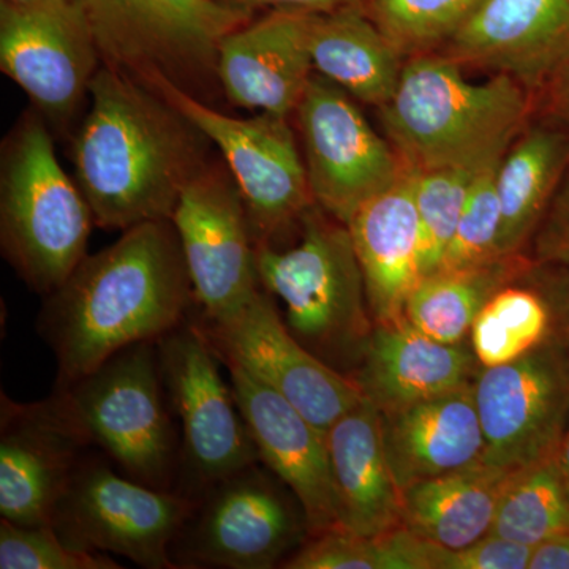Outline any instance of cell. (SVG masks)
I'll return each mask as SVG.
<instances>
[{
	"label": "cell",
	"instance_id": "1",
	"mask_svg": "<svg viewBox=\"0 0 569 569\" xmlns=\"http://www.w3.org/2000/svg\"><path fill=\"white\" fill-rule=\"evenodd\" d=\"M212 142L162 92L102 66L71 160L96 227L126 231L171 220L187 183L211 162Z\"/></svg>",
	"mask_w": 569,
	"mask_h": 569
},
{
	"label": "cell",
	"instance_id": "2",
	"mask_svg": "<svg viewBox=\"0 0 569 569\" xmlns=\"http://www.w3.org/2000/svg\"><path fill=\"white\" fill-rule=\"evenodd\" d=\"M197 307L171 220L137 224L88 254L44 296L37 331L54 353L56 388L88 376L122 348L160 337Z\"/></svg>",
	"mask_w": 569,
	"mask_h": 569
},
{
	"label": "cell",
	"instance_id": "3",
	"mask_svg": "<svg viewBox=\"0 0 569 569\" xmlns=\"http://www.w3.org/2000/svg\"><path fill=\"white\" fill-rule=\"evenodd\" d=\"M449 56H411L380 119L403 167L486 168L529 126L533 92L505 73L471 82Z\"/></svg>",
	"mask_w": 569,
	"mask_h": 569
},
{
	"label": "cell",
	"instance_id": "4",
	"mask_svg": "<svg viewBox=\"0 0 569 569\" xmlns=\"http://www.w3.org/2000/svg\"><path fill=\"white\" fill-rule=\"evenodd\" d=\"M93 216L43 116H21L0 157V249L29 290L51 295L88 257Z\"/></svg>",
	"mask_w": 569,
	"mask_h": 569
},
{
	"label": "cell",
	"instance_id": "5",
	"mask_svg": "<svg viewBox=\"0 0 569 569\" xmlns=\"http://www.w3.org/2000/svg\"><path fill=\"white\" fill-rule=\"evenodd\" d=\"M299 231L288 249L254 247L261 287L283 302L284 325L302 346L353 373L376 323L350 230L313 204Z\"/></svg>",
	"mask_w": 569,
	"mask_h": 569
},
{
	"label": "cell",
	"instance_id": "6",
	"mask_svg": "<svg viewBox=\"0 0 569 569\" xmlns=\"http://www.w3.org/2000/svg\"><path fill=\"white\" fill-rule=\"evenodd\" d=\"M54 392L92 448L121 473L151 488L178 489L181 437L164 389L157 340L122 348Z\"/></svg>",
	"mask_w": 569,
	"mask_h": 569
},
{
	"label": "cell",
	"instance_id": "7",
	"mask_svg": "<svg viewBox=\"0 0 569 569\" xmlns=\"http://www.w3.org/2000/svg\"><path fill=\"white\" fill-rule=\"evenodd\" d=\"M103 66L167 80L209 103L222 41L257 14L217 0H80Z\"/></svg>",
	"mask_w": 569,
	"mask_h": 569
},
{
	"label": "cell",
	"instance_id": "8",
	"mask_svg": "<svg viewBox=\"0 0 569 569\" xmlns=\"http://www.w3.org/2000/svg\"><path fill=\"white\" fill-rule=\"evenodd\" d=\"M309 535L301 501L257 462L194 500L170 556L176 569L280 568Z\"/></svg>",
	"mask_w": 569,
	"mask_h": 569
},
{
	"label": "cell",
	"instance_id": "9",
	"mask_svg": "<svg viewBox=\"0 0 569 569\" xmlns=\"http://www.w3.org/2000/svg\"><path fill=\"white\" fill-rule=\"evenodd\" d=\"M171 410L181 425L178 489L197 500L217 481L260 462L233 387L194 312L157 340Z\"/></svg>",
	"mask_w": 569,
	"mask_h": 569
},
{
	"label": "cell",
	"instance_id": "10",
	"mask_svg": "<svg viewBox=\"0 0 569 569\" xmlns=\"http://www.w3.org/2000/svg\"><path fill=\"white\" fill-rule=\"evenodd\" d=\"M194 501L141 485L89 449L52 511L50 526L71 548L116 553L138 567L176 569L170 550Z\"/></svg>",
	"mask_w": 569,
	"mask_h": 569
},
{
	"label": "cell",
	"instance_id": "11",
	"mask_svg": "<svg viewBox=\"0 0 569 569\" xmlns=\"http://www.w3.org/2000/svg\"><path fill=\"white\" fill-rule=\"evenodd\" d=\"M148 84L162 92L222 153L244 200L254 247L274 246L316 204L288 118L271 112L234 118L170 81L159 78Z\"/></svg>",
	"mask_w": 569,
	"mask_h": 569
},
{
	"label": "cell",
	"instance_id": "12",
	"mask_svg": "<svg viewBox=\"0 0 569 569\" xmlns=\"http://www.w3.org/2000/svg\"><path fill=\"white\" fill-rule=\"evenodd\" d=\"M307 181L318 208L348 223L361 206L406 173L388 138L378 134L353 97L313 73L295 111Z\"/></svg>",
	"mask_w": 569,
	"mask_h": 569
},
{
	"label": "cell",
	"instance_id": "13",
	"mask_svg": "<svg viewBox=\"0 0 569 569\" xmlns=\"http://www.w3.org/2000/svg\"><path fill=\"white\" fill-rule=\"evenodd\" d=\"M473 389L482 462L516 471L557 456L569 426V353L559 336L508 365L481 367Z\"/></svg>",
	"mask_w": 569,
	"mask_h": 569
},
{
	"label": "cell",
	"instance_id": "14",
	"mask_svg": "<svg viewBox=\"0 0 569 569\" xmlns=\"http://www.w3.org/2000/svg\"><path fill=\"white\" fill-rule=\"evenodd\" d=\"M272 298L261 287L222 320H204L197 310L194 317L220 361L241 366L328 432L365 396L353 378L326 365L291 335Z\"/></svg>",
	"mask_w": 569,
	"mask_h": 569
},
{
	"label": "cell",
	"instance_id": "15",
	"mask_svg": "<svg viewBox=\"0 0 569 569\" xmlns=\"http://www.w3.org/2000/svg\"><path fill=\"white\" fill-rule=\"evenodd\" d=\"M171 223L201 318L222 320L260 290L252 228L227 164L211 160L187 183Z\"/></svg>",
	"mask_w": 569,
	"mask_h": 569
},
{
	"label": "cell",
	"instance_id": "16",
	"mask_svg": "<svg viewBox=\"0 0 569 569\" xmlns=\"http://www.w3.org/2000/svg\"><path fill=\"white\" fill-rule=\"evenodd\" d=\"M102 66L80 0L0 2V70L56 129L73 121Z\"/></svg>",
	"mask_w": 569,
	"mask_h": 569
},
{
	"label": "cell",
	"instance_id": "17",
	"mask_svg": "<svg viewBox=\"0 0 569 569\" xmlns=\"http://www.w3.org/2000/svg\"><path fill=\"white\" fill-rule=\"evenodd\" d=\"M92 445L52 391L39 402L0 399V516L50 526L52 511Z\"/></svg>",
	"mask_w": 569,
	"mask_h": 569
},
{
	"label": "cell",
	"instance_id": "18",
	"mask_svg": "<svg viewBox=\"0 0 569 569\" xmlns=\"http://www.w3.org/2000/svg\"><path fill=\"white\" fill-rule=\"evenodd\" d=\"M222 365L230 373L258 459L301 501L310 535L339 527L326 432L241 366Z\"/></svg>",
	"mask_w": 569,
	"mask_h": 569
},
{
	"label": "cell",
	"instance_id": "19",
	"mask_svg": "<svg viewBox=\"0 0 569 569\" xmlns=\"http://www.w3.org/2000/svg\"><path fill=\"white\" fill-rule=\"evenodd\" d=\"M443 54L509 74L535 93L569 59V0H486Z\"/></svg>",
	"mask_w": 569,
	"mask_h": 569
},
{
	"label": "cell",
	"instance_id": "20",
	"mask_svg": "<svg viewBox=\"0 0 569 569\" xmlns=\"http://www.w3.org/2000/svg\"><path fill=\"white\" fill-rule=\"evenodd\" d=\"M309 18L305 10L264 11L222 41L217 73L228 102L283 118L295 114L316 73Z\"/></svg>",
	"mask_w": 569,
	"mask_h": 569
},
{
	"label": "cell",
	"instance_id": "21",
	"mask_svg": "<svg viewBox=\"0 0 569 569\" xmlns=\"http://www.w3.org/2000/svg\"><path fill=\"white\" fill-rule=\"evenodd\" d=\"M473 350L422 335L406 318L373 326L351 378L380 413L473 385Z\"/></svg>",
	"mask_w": 569,
	"mask_h": 569
},
{
	"label": "cell",
	"instance_id": "22",
	"mask_svg": "<svg viewBox=\"0 0 569 569\" xmlns=\"http://www.w3.org/2000/svg\"><path fill=\"white\" fill-rule=\"evenodd\" d=\"M365 276L373 323L402 320L408 296L422 279L421 227L413 173L356 211L347 223Z\"/></svg>",
	"mask_w": 569,
	"mask_h": 569
},
{
	"label": "cell",
	"instance_id": "23",
	"mask_svg": "<svg viewBox=\"0 0 569 569\" xmlns=\"http://www.w3.org/2000/svg\"><path fill=\"white\" fill-rule=\"evenodd\" d=\"M380 415L400 490L482 459L485 437L473 385Z\"/></svg>",
	"mask_w": 569,
	"mask_h": 569
},
{
	"label": "cell",
	"instance_id": "24",
	"mask_svg": "<svg viewBox=\"0 0 569 569\" xmlns=\"http://www.w3.org/2000/svg\"><path fill=\"white\" fill-rule=\"evenodd\" d=\"M339 529L376 537L402 527V490L385 449L381 415L365 399L326 432Z\"/></svg>",
	"mask_w": 569,
	"mask_h": 569
},
{
	"label": "cell",
	"instance_id": "25",
	"mask_svg": "<svg viewBox=\"0 0 569 569\" xmlns=\"http://www.w3.org/2000/svg\"><path fill=\"white\" fill-rule=\"evenodd\" d=\"M309 50L316 73L378 110L395 97L407 61L366 6L310 11Z\"/></svg>",
	"mask_w": 569,
	"mask_h": 569
},
{
	"label": "cell",
	"instance_id": "26",
	"mask_svg": "<svg viewBox=\"0 0 569 569\" xmlns=\"http://www.w3.org/2000/svg\"><path fill=\"white\" fill-rule=\"evenodd\" d=\"M515 471L478 462L402 489V523L441 548L460 549L490 533Z\"/></svg>",
	"mask_w": 569,
	"mask_h": 569
},
{
	"label": "cell",
	"instance_id": "27",
	"mask_svg": "<svg viewBox=\"0 0 569 569\" xmlns=\"http://www.w3.org/2000/svg\"><path fill=\"white\" fill-rule=\"evenodd\" d=\"M569 160V130L550 121L527 126L498 164L501 227L498 254H518L537 233Z\"/></svg>",
	"mask_w": 569,
	"mask_h": 569
},
{
	"label": "cell",
	"instance_id": "28",
	"mask_svg": "<svg viewBox=\"0 0 569 569\" xmlns=\"http://www.w3.org/2000/svg\"><path fill=\"white\" fill-rule=\"evenodd\" d=\"M522 253L466 268L438 269L422 277L408 296L403 318L438 342L462 343L490 298L535 269Z\"/></svg>",
	"mask_w": 569,
	"mask_h": 569
},
{
	"label": "cell",
	"instance_id": "29",
	"mask_svg": "<svg viewBox=\"0 0 569 569\" xmlns=\"http://www.w3.org/2000/svg\"><path fill=\"white\" fill-rule=\"evenodd\" d=\"M438 545L399 527L376 537L335 527L309 535L287 569H436Z\"/></svg>",
	"mask_w": 569,
	"mask_h": 569
},
{
	"label": "cell",
	"instance_id": "30",
	"mask_svg": "<svg viewBox=\"0 0 569 569\" xmlns=\"http://www.w3.org/2000/svg\"><path fill=\"white\" fill-rule=\"evenodd\" d=\"M553 313L537 288L511 283L490 298L470 329L471 350L481 367L516 361L553 335Z\"/></svg>",
	"mask_w": 569,
	"mask_h": 569
},
{
	"label": "cell",
	"instance_id": "31",
	"mask_svg": "<svg viewBox=\"0 0 569 569\" xmlns=\"http://www.w3.org/2000/svg\"><path fill=\"white\" fill-rule=\"evenodd\" d=\"M569 531V500L557 456L512 473L498 503L492 530L537 548Z\"/></svg>",
	"mask_w": 569,
	"mask_h": 569
},
{
	"label": "cell",
	"instance_id": "32",
	"mask_svg": "<svg viewBox=\"0 0 569 569\" xmlns=\"http://www.w3.org/2000/svg\"><path fill=\"white\" fill-rule=\"evenodd\" d=\"M486 0H367L373 21L406 58L445 47Z\"/></svg>",
	"mask_w": 569,
	"mask_h": 569
},
{
	"label": "cell",
	"instance_id": "33",
	"mask_svg": "<svg viewBox=\"0 0 569 569\" xmlns=\"http://www.w3.org/2000/svg\"><path fill=\"white\" fill-rule=\"evenodd\" d=\"M482 170L485 168L467 167L410 170L413 173L415 201L421 227L422 277L432 274L440 268L458 227L471 183Z\"/></svg>",
	"mask_w": 569,
	"mask_h": 569
},
{
	"label": "cell",
	"instance_id": "34",
	"mask_svg": "<svg viewBox=\"0 0 569 569\" xmlns=\"http://www.w3.org/2000/svg\"><path fill=\"white\" fill-rule=\"evenodd\" d=\"M500 162L479 171L471 183L455 236L438 269L466 268L500 257L497 247L501 227L500 198L497 190Z\"/></svg>",
	"mask_w": 569,
	"mask_h": 569
},
{
	"label": "cell",
	"instance_id": "35",
	"mask_svg": "<svg viewBox=\"0 0 569 569\" xmlns=\"http://www.w3.org/2000/svg\"><path fill=\"white\" fill-rule=\"evenodd\" d=\"M2 569H119L108 553L71 548L51 526L0 522Z\"/></svg>",
	"mask_w": 569,
	"mask_h": 569
},
{
	"label": "cell",
	"instance_id": "36",
	"mask_svg": "<svg viewBox=\"0 0 569 569\" xmlns=\"http://www.w3.org/2000/svg\"><path fill=\"white\" fill-rule=\"evenodd\" d=\"M533 550L530 546L489 533L466 548L438 546L436 569H526L530 568Z\"/></svg>",
	"mask_w": 569,
	"mask_h": 569
},
{
	"label": "cell",
	"instance_id": "37",
	"mask_svg": "<svg viewBox=\"0 0 569 569\" xmlns=\"http://www.w3.org/2000/svg\"><path fill=\"white\" fill-rule=\"evenodd\" d=\"M533 261L569 268V160L533 236Z\"/></svg>",
	"mask_w": 569,
	"mask_h": 569
},
{
	"label": "cell",
	"instance_id": "38",
	"mask_svg": "<svg viewBox=\"0 0 569 569\" xmlns=\"http://www.w3.org/2000/svg\"><path fill=\"white\" fill-rule=\"evenodd\" d=\"M231 9L252 14L271 10L329 11L348 6H366L367 0H217Z\"/></svg>",
	"mask_w": 569,
	"mask_h": 569
},
{
	"label": "cell",
	"instance_id": "39",
	"mask_svg": "<svg viewBox=\"0 0 569 569\" xmlns=\"http://www.w3.org/2000/svg\"><path fill=\"white\" fill-rule=\"evenodd\" d=\"M542 293L548 298L553 313V323L559 326V339L569 353V274L549 279Z\"/></svg>",
	"mask_w": 569,
	"mask_h": 569
},
{
	"label": "cell",
	"instance_id": "40",
	"mask_svg": "<svg viewBox=\"0 0 569 569\" xmlns=\"http://www.w3.org/2000/svg\"><path fill=\"white\" fill-rule=\"evenodd\" d=\"M550 88L548 110L550 121L569 130V59L548 82Z\"/></svg>",
	"mask_w": 569,
	"mask_h": 569
},
{
	"label": "cell",
	"instance_id": "41",
	"mask_svg": "<svg viewBox=\"0 0 569 569\" xmlns=\"http://www.w3.org/2000/svg\"><path fill=\"white\" fill-rule=\"evenodd\" d=\"M529 569H569V531L537 546Z\"/></svg>",
	"mask_w": 569,
	"mask_h": 569
},
{
	"label": "cell",
	"instance_id": "42",
	"mask_svg": "<svg viewBox=\"0 0 569 569\" xmlns=\"http://www.w3.org/2000/svg\"><path fill=\"white\" fill-rule=\"evenodd\" d=\"M557 462H559L561 479H563L569 500V426L563 440H561L559 451H557Z\"/></svg>",
	"mask_w": 569,
	"mask_h": 569
},
{
	"label": "cell",
	"instance_id": "43",
	"mask_svg": "<svg viewBox=\"0 0 569 569\" xmlns=\"http://www.w3.org/2000/svg\"><path fill=\"white\" fill-rule=\"evenodd\" d=\"M0 2L10 3V6L17 7H32L39 6V3L44 2V0H0Z\"/></svg>",
	"mask_w": 569,
	"mask_h": 569
}]
</instances>
